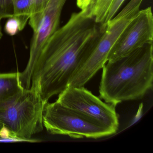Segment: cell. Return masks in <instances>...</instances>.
<instances>
[{
    "label": "cell",
    "mask_w": 153,
    "mask_h": 153,
    "mask_svg": "<svg viewBox=\"0 0 153 153\" xmlns=\"http://www.w3.org/2000/svg\"><path fill=\"white\" fill-rule=\"evenodd\" d=\"M102 69L99 92L105 102L116 106L142 98L153 88V43L108 61Z\"/></svg>",
    "instance_id": "2"
},
{
    "label": "cell",
    "mask_w": 153,
    "mask_h": 153,
    "mask_svg": "<svg viewBox=\"0 0 153 153\" xmlns=\"http://www.w3.org/2000/svg\"><path fill=\"white\" fill-rule=\"evenodd\" d=\"M44 127L50 134L74 138L97 139L116 132L107 126L57 102H47L43 113Z\"/></svg>",
    "instance_id": "5"
},
{
    "label": "cell",
    "mask_w": 153,
    "mask_h": 153,
    "mask_svg": "<svg viewBox=\"0 0 153 153\" xmlns=\"http://www.w3.org/2000/svg\"><path fill=\"white\" fill-rule=\"evenodd\" d=\"M5 30L10 36H14L20 31V24L17 19L13 17L10 18L5 25Z\"/></svg>",
    "instance_id": "14"
},
{
    "label": "cell",
    "mask_w": 153,
    "mask_h": 153,
    "mask_svg": "<svg viewBox=\"0 0 153 153\" xmlns=\"http://www.w3.org/2000/svg\"><path fill=\"white\" fill-rule=\"evenodd\" d=\"M67 0H49L38 22L32 29L33 35L30 57L25 70L20 72L19 81L24 89L30 88L35 66L49 38L59 29L63 7Z\"/></svg>",
    "instance_id": "7"
},
{
    "label": "cell",
    "mask_w": 153,
    "mask_h": 153,
    "mask_svg": "<svg viewBox=\"0 0 153 153\" xmlns=\"http://www.w3.org/2000/svg\"><path fill=\"white\" fill-rule=\"evenodd\" d=\"M46 103L33 89H23L0 103V130L5 128L25 142L40 141L31 137L43 129V113Z\"/></svg>",
    "instance_id": "3"
},
{
    "label": "cell",
    "mask_w": 153,
    "mask_h": 153,
    "mask_svg": "<svg viewBox=\"0 0 153 153\" xmlns=\"http://www.w3.org/2000/svg\"><path fill=\"white\" fill-rule=\"evenodd\" d=\"M20 73L19 72L0 73V103L24 89L19 81Z\"/></svg>",
    "instance_id": "9"
},
{
    "label": "cell",
    "mask_w": 153,
    "mask_h": 153,
    "mask_svg": "<svg viewBox=\"0 0 153 153\" xmlns=\"http://www.w3.org/2000/svg\"><path fill=\"white\" fill-rule=\"evenodd\" d=\"M124 1L125 0H113V1L109 9V12L107 14L106 20L103 25L102 27L109 20L111 19L116 15V13L120 9L121 6L123 4Z\"/></svg>",
    "instance_id": "15"
},
{
    "label": "cell",
    "mask_w": 153,
    "mask_h": 153,
    "mask_svg": "<svg viewBox=\"0 0 153 153\" xmlns=\"http://www.w3.org/2000/svg\"><path fill=\"white\" fill-rule=\"evenodd\" d=\"M143 0H131L125 7L102 27L103 32L95 47L77 71L68 87L84 86L102 68L116 42L140 10Z\"/></svg>",
    "instance_id": "4"
},
{
    "label": "cell",
    "mask_w": 153,
    "mask_h": 153,
    "mask_svg": "<svg viewBox=\"0 0 153 153\" xmlns=\"http://www.w3.org/2000/svg\"><path fill=\"white\" fill-rule=\"evenodd\" d=\"M79 11L49 38L35 66L30 88L45 103L64 91L95 47L103 32L91 0H77Z\"/></svg>",
    "instance_id": "1"
},
{
    "label": "cell",
    "mask_w": 153,
    "mask_h": 153,
    "mask_svg": "<svg viewBox=\"0 0 153 153\" xmlns=\"http://www.w3.org/2000/svg\"><path fill=\"white\" fill-rule=\"evenodd\" d=\"M49 1V0H34L33 12L29 19L31 20L38 19Z\"/></svg>",
    "instance_id": "13"
},
{
    "label": "cell",
    "mask_w": 153,
    "mask_h": 153,
    "mask_svg": "<svg viewBox=\"0 0 153 153\" xmlns=\"http://www.w3.org/2000/svg\"><path fill=\"white\" fill-rule=\"evenodd\" d=\"M2 36V33H1V22H0V39L1 38Z\"/></svg>",
    "instance_id": "16"
},
{
    "label": "cell",
    "mask_w": 153,
    "mask_h": 153,
    "mask_svg": "<svg viewBox=\"0 0 153 153\" xmlns=\"http://www.w3.org/2000/svg\"><path fill=\"white\" fill-rule=\"evenodd\" d=\"M57 101L117 132L119 120L116 105L104 102L84 86L68 87L59 94Z\"/></svg>",
    "instance_id": "6"
},
{
    "label": "cell",
    "mask_w": 153,
    "mask_h": 153,
    "mask_svg": "<svg viewBox=\"0 0 153 153\" xmlns=\"http://www.w3.org/2000/svg\"><path fill=\"white\" fill-rule=\"evenodd\" d=\"M14 16V0H0V21Z\"/></svg>",
    "instance_id": "12"
},
{
    "label": "cell",
    "mask_w": 153,
    "mask_h": 153,
    "mask_svg": "<svg viewBox=\"0 0 153 153\" xmlns=\"http://www.w3.org/2000/svg\"><path fill=\"white\" fill-rule=\"evenodd\" d=\"M113 0H92L93 12L97 23L103 25Z\"/></svg>",
    "instance_id": "11"
},
{
    "label": "cell",
    "mask_w": 153,
    "mask_h": 153,
    "mask_svg": "<svg viewBox=\"0 0 153 153\" xmlns=\"http://www.w3.org/2000/svg\"><path fill=\"white\" fill-rule=\"evenodd\" d=\"M34 0H14V17L20 24V31L24 29L33 12Z\"/></svg>",
    "instance_id": "10"
},
{
    "label": "cell",
    "mask_w": 153,
    "mask_h": 153,
    "mask_svg": "<svg viewBox=\"0 0 153 153\" xmlns=\"http://www.w3.org/2000/svg\"><path fill=\"white\" fill-rule=\"evenodd\" d=\"M153 41V13L148 7L140 10L128 25L111 50L107 61L125 56Z\"/></svg>",
    "instance_id": "8"
}]
</instances>
